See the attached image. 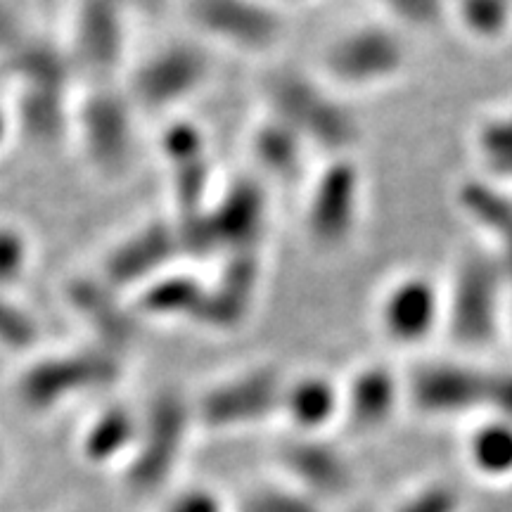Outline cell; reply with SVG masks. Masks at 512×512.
<instances>
[{
    "label": "cell",
    "instance_id": "9",
    "mask_svg": "<svg viewBox=\"0 0 512 512\" xmlns=\"http://www.w3.org/2000/svg\"><path fill=\"white\" fill-rule=\"evenodd\" d=\"M211 76V57L197 41L166 43L133 69L126 95L136 110L166 112L200 93Z\"/></svg>",
    "mask_w": 512,
    "mask_h": 512
},
{
    "label": "cell",
    "instance_id": "33",
    "mask_svg": "<svg viewBox=\"0 0 512 512\" xmlns=\"http://www.w3.org/2000/svg\"><path fill=\"white\" fill-rule=\"evenodd\" d=\"M389 512H463V496L446 482H427L403 494Z\"/></svg>",
    "mask_w": 512,
    "mask_h": 512
},
{
    "label": "cell",
    "instance_id": "36",
    "mask_svg": "<svg viewBox=\"0 0 512 512\" xmlns=\"http://www.w3.org/2000/svg\"><path fill=\"white\" fill-rule=\"evenodd\" d=\"M15 36V22H12L10 15H5V12L0 10V48H10L12 43H15Z\"/></svg>",
    "mask_w": 512,
    "mask_h": 512
},
{
    "label": "cell",
    "instance_id": "28",
    "mask_svg": "<svg viewBox=\"0 0 512 512\" xmlns=\"http://www.w3.org/2000/svg\"><path fill=\"white\" fill-rule=\"evenodd\" d=\"M448 22L479 46H498L512 36V0H448Z\"/></svg>",
    "mask_w": 512,
    "mask_h": 512
},
{
    "label": "cell",
    "instance_id": "21",
    "mask_svg": "<svg viewBox=\"0 0 512 512\" xmlns=\"http://www.w3.org/2000/svg\"><path fill=\"white\" fill-rule=\"evenodd\" d=\"M126 31L119 12V0H91L81 12L74 34V62L93 76L95 83H107L124 60Z\"/></svg>",
    "mask_w": 512,
    "mask_h": 512
},
{
    "label": "cell",
    "instance_id": "2",
    "mask_svg": "<svg viewBox=\"0 0 512 512\" xmlns=\"http://www.w3.org/2000/svg\"><path fill=\"white\" fill-rule=\"evenodd\" d=\"M126 356L86 342L81 347L31 356L15 380V401L31 415H48L86 394L107 392L124 377Z\"/></svg>",
    "mask_w": 512,
    "mask_h": 512
},
{
    "label": "cell",
    "instance_id": "19",
    "mask_svg": "<svg viewBox=\"0 0 512 512\" xmlns=\"http://www.w3.org/2000/svg\"><path fill=\"white\" fill-rule=\"evenodd\" d=\"M460 214L484 235L486 249L501 268L508 304H512V192L486 178H467L458 185Z\"/></svg>",
    "mask_w": 512,
    "mask_h": 512
},
{
    "label": "cell",
    "instance_id": "23",
    "mask_svg": "<svg viewBox=\"0 0 512 512\" xmlns=\"http://www.w3.org/2000/svg\"><path fill=\"white\" fill-rule=\"evenodd\" d=\"M140 430V413L126 403H110L100 408L79 437V456L91 467H124L131 458Z\"/></svg>",
    "mask_w": 512,
    "mask_h": 512
},
{
    "label": "cell",
    "instance_id": "40",
    "mask_svg": "<svg viewBox=\"0 0 512 512\" xmlns=\"http://www.w3.org/2000/svg\"><path fill=\"white\" fill-rule=\"evenodd\" d=\"M347 512H373V510H368V508H349Z\"/></svg>",
    "mask_w": 512,
    "mask_h": 512
},
{
    "label": "cell",
    "instance_id": "25",
    "mask_svg": "<svg viewBox=\"0 0 512 512\" xmlns=\"http://www.w3.org/2000/svg\"><path fill=\"white\" fill-rule=\"evenodd\" d=\"M249 150H252L254 164L259 166L261 174L278 183H294L306 169V157L309 147L290 126L275 119L266 112V117L254 126L252 138H249Z\"/></svg>",
    "mask_w": 512,
    "mask_h": 512
},
{
    "label": "cell",
    "instance_id": "15",
    "mask_svg": "<svg viewBox=\"0 0 512 512\" xmlns=\"http://www.w3.org/2000/svg\"><path fill=\"white\" fill-rule=\"evenodd\" d=\"M64 299L74 316L86 325L88 342L126 356L136 344L140 318L131 304H124V294L112 290L105 280L95 275H81L64 287Z\"/></svg>",
    "mask_w": 512,
    "mask_h": 512
},
{
    "label": "cell",
    "instance_id": "6",
    "mask_svg": "<svg viewBox=\"0 0 512 512\" xmlns=\"http://www.w3.org/2000/svg\"><path fill=\"white\" fill-rule=\"evenodd\" d=\"M287 377L278 366L259 363L209 384L192 399L197 430L238 434L278 418Z\"/></svg>",
    "mask_w": 512,
    "mask_h": 512
},
{
    "label": "cell",
    "instance_id": "3",
    "mask_svg": "<svg viewBox=\"0 0 512 512\" xmlns=\"http://www.w3.org/2000/svg\"><path fill=\"white\" fill-rule=\"evenodd\" d=\"M508 323V287L489 249L467 252L444 287V332L463 351L496 344Z\"/></svg>",
    "mask_w": 512,
    "mask_h": 512
},
{
    "label": "cell",
    "instance_id": "11",
    "mask_svg": "<svg viewBox=\"0 0 512 512\" xmlns=\"http://www.w3.org/2000/svg\"><path fill=\"white\" fill-rule=\"evenodd\" d=\"M183 259L174 219H152L114 242L102 256L100 278L124 297L171 271Z\"/></svg>",
    "mask_w": 512,
    "mask_h": 512
},
{
    "label": "cell",
    "instance_id": "1",
    "mask_svg": "<svg viewBox=\"0 0 512 512\" xmlns=\"http://www.w3.org/2000/svg\"><path fill=\"white\" fill-rule=\"evenodd\" d=\"M266 112L290 126L309 150L325 157L354 155L361 124L335 88L302 69L280 67L264 79Z\"/></svg>",
    "mask_w": 512,
    "mask_h": 512
},
{
    "label": "cell",
    "instance_id": "4",
    "mask_svg": "<svg viewBox=\"0 0 512 512\" xmlns=\"http://www.w3.org/2000/svg\"><path fill=\"white\" fill-rule=\"evenodd\" d=\"M192 399L178 389H162L140 411V430L131 458L121 467L131 496H159L169 489L195 432Z\"/></svg>",
    "mask_w": 512,
    "mask_h": 512
},
{
    "label": "cell",
    "instance_id": "32",
    "mask_svg": "<svg viewBox=\"0 0 512 512\" xmlns=\"http://www.w3.org/2000/svg\"><path fill=\"white\" fill-rule=\"evenodd\" d=\"M34 242L17 223H0V292H12L27 278Z\"/></svg>",
    "mask_w": 512,
    "mask_h": 512
},
{
    "label": "cell",
    "instance_id": "16",
    "mask_svg": "<svg viewBox=\"0 0 512 512\" xmlns=\"http://www.w3.org/2000/svg\"><path fill=\"white\" fill-rule=\"evenodd\" d=\"M207 226L216 254L259 252L268 226L266 190L254 178H238L211 197Z\"/></svg>",
    "mask_w": 512,
    "mask_h": 512
},
{
    "label": "cell",
    "instance_id": "8",
    "mask_svg": "<svg viewBox=\"0 0 512 512\" xmlns=\"http://www.w3.org/2000/svg\"><path fill=\"white\" fill-rule=\"evenodd\" d=\"M363 171L354 155L328 157L313 176L304 209L306 238L318 252H339L361 223Z\"/></svg>",
    "mask_w": 512,
    "mask_h": 512
},
{
    "label": "cell",
    "instance_id": "35",
    "mask_svg": "<svg viewBox=\"0 0 512 512\" xmlns=\"http://www.w3.org/2000/svg\"><path fill=\"white\" fill-rule=\"evenodd\" d=\"M484 415L512 422V370H489Z\"/></svg>",
    "mask_w": 512,
    "mask_h": 512
},
{
    "label": "cell",
    "instance_id": "12",
    "mask_svg": "<svg viewBox=\"0 0 512 512\" xmlns=\"http://www.w3.org/2000/svg\"><path fill=\"white\" fill-rule=\"evenodd\" d=\"M382 335L401 349H418L444 330V287L427 273H403L377 304Z\"/></svg>",
    "mask_w": 512,
    "mask_h": 512
},
{
    "label": "cell",
    "instance_id": "37",
    "mask_svg": "<svg viewBox=\"0 0 512 512\" xmlns=\"http://www.w3.org/2000/svg\"><path fill=\"white\" fill-rule=\"evenodd\" d=\"M12 133H15V119H12V112L3 110V107H0V150H3V147L8 145V140L12 138Z\"/></svg>",
    "mask_w": 512,
    "mask_h": 512
},
{
    "label": "cell",
    "instance_id": "7",
    "mask_svg": "<svg viewBox=\"0 0 512 512\" xmlns=\"http://www.w3.org/2000/svg\"><path fill=\"white\" fill-rule=\"evenodd\" d=\"M136 107L126 91L95 83L74 107L72 124L83 155L100 176L119 178L136 155Z\"/></svg>",
    "mask_w": 512,
    "mask_h": 512
},
{
    "label": "cell",
    "instance_id": "17",
    "mask_svg": "<svg viewBox=\"0 0 512 512\" xmlns=\"http://www.w3.org/2000/svg\"><path fill=\"white\" fill-rule=\"evenodd\" d=\"M261 285L259 252L226 254L219 278L207 283V297L195 325L214 332H233L245 325Z\"/></svg>",
    "mask_w": 512,
    "mask_h": 512
},
{
    "label": "cell",
    "instance_id": "5",
    "mask_svg": "<svg viewBox=\"0 0 512 512\" xmlns=\"http://www.w3.org/2000/svg\"><path fill=\"white\" fill-rule=\"evenodd\" d=\"M411 50L406 34L384 19L344 29L325 46L320 79L344 93H366L399 81Z\"/></svg>",
    "mask_w": 512,
    "mask_h": 512
},
{
    "label": "cell",
    "instance_id": "34",
    "mask_svg": "<svg viewBox=\"0 0 512 512\" xmlns=\"http://www.w3.org/2000/svg\"><path fill=\"white\" fill-rule=\"evenodd\" d=\"M159 512H230V503L209 486H185L166 494Z\"/></svg>",
    "mask_w": 512,
    "mask_h": 512
},
{
    "label": "cell",
    "instance_id": "31",
    "mask_svg": "<svg viewBox=\"0 0 512 512\" xmlns=\"http://www.w3.org/2000/svg\"><path fill=\"white\" fill-rule=\"evenodd\" d=\"M230 512H325V505L290 484L278 482L247 489L238 501L230 503Z\"/></svg>",
    "mask_w": 512,
    "mask_h": 512
},
{
    "label": "cell",
    "instance_id": "18",
    "mask_svg": "<svg viewBox=\"0 0 512 512\" xmlns=\"http://www.w3.org/2000/svg\"><path fill=\"white\" fill-rule=\"evenodd\" d=\"M162 155L171 169L176 216L202 214L209 207V152L207 138L195 124L176 121L164 131Z\"/></svg>",
    "mask_w": 512,
    "mask_h": 512
},
{
    "label": "cell",
    "instance_id": "14",
    "mask_svg": "<svg viewBox=\"0 0 512 512\" xmlns=\"http://www.w3.org/2000/svg\"><path fill=\"white\" fill-rule=\"evenodd\" d=\"M275 463L283 472L285 484L316 498L328 508L347 498L356 486V470L351 460L325 437H299L292 434L275 451Z\"/></svg>",
    "mask_w": 512,
    "mask_h": 512
},
{
    "label": "cell",
    "instance_id": "30",
    "mask_svg": "<svg viewBox=\"0 0 512 512\" xmlns=\"http://www.w3.org/2000/svg\"><path fill=\"white\" fill-rule=\"evenodd\" d=\"M41 344V325L15 292H0V349L8 354L31 356Z\"/></svg>",
    "mask_w": 512,
    "mask_h": 512
},
{
    "label": "cell",
    "instance_id": "26",
    "mask_svg": "<svg viewBox=\"0 0 512 512\" xmlns=\"http://www.w3.org/2000/svg\"><path fill=\"white\" fill-rule=\"evenodd\" d=\"M465 463L484 482L512 479V422L482 415L465 437Z\"/></svg>",
    "mask_w": 512,
    "mask_h": 512
},
{
    "label": "cell",
    "instance_id": "27",
    "mask_svg": "<svg viewBox=\"0 0 512 512\" xmlns=\"http://www.w3.org/2000/svg\"><path fill=\"white\" fill-rule=\"evenodd\" d=\"M472 150L486 181L512 185V107L494 110L477 121L472 131Z\"/></svg>",
    "mask_w": 512,
    "mask_h": 512
},
{
    "label": "cell",
    "instance_id": "13",
    "mask_svg": "<svg viewBox=\"0 0 512 512\" xmlns=\"http://www.w3.org/2000/svg\"><path fill=\"white\" fill-rule=\"evenodd\" d=\"M489 368L465 361H434L413 370L403 382L406 403L425 418H467L484 415Z\"/></svg>",
    "mask_w": 512,
    "mask_h": 512
},
{
    "label": "cell",
    "instance_id": "22",
    "mask_svg": "<svg viewBox=\"0 0 512 512\" xmlns=\"http://www.w3.org/2000/svg\"><path fill=\"white\" fill-rule=\"evenodd\" d=\"M278 418L299 437H323L342 420V382L323 373H306L285 382Z\"/></svg>",
    "mask_w": 512,
    "mask_h": 512
},
{
    "label": "cell",
    "instance_id": "29",
    "mask_svg": "<svg viewBox=\"0 0 512 512\" xmlns=\"http://www.w3.org/2000/svg\"><path fill=\"white\" fill-rule=\"evenodd\" d=\"M384 22L403 34H430L448 24V0H373Z\"/></svg>",
    "mask_w": 512,
    "mask_h": 512
},
{
    "label": "cell",
    "instance_id": "38",
    "mask_svg": "<svg viewBox=\"0 0 512 512\" xmlns=\"http://www.w3.org/2000/svg\"><path fill=\"white\" fill-rule=\"evenodd\" d=\"M5 460H8V456H5V446H3V441H0V477H3V472H5Z\"/></svg>",
    "mask_w": 512,
    "mask_h": 512
},
{
    "label": "cell",
    "instance_id": "10",
    "mask_svg": "<svg viewBox=\"0 0 512 512\" xmlns=\"http://www.w3.org/2000/svg\"><path fill=\"white\" fill-rule=\"evenodd\" d=\"M185 12L202 38L247 55L268 53L285 34L275 0H188Z\"/></svg>",
    "mask_w": 512,
    "mask_h": 512
},
{
    "label": "cell",
    "instance_id": "39",
    "mask_svg": "<svg viewBox=\"0 0 512 512\" xmlns=\"http://www.w3.org/2000/svg\"><path fill=\"white\" fill-rule=\"evenodd\" d=\"M505 325H508V328L512 330V304H508V323H505Z\"/></svg>",
    "mask_w": 512,
    "mask_h": 512
},
{
    "label": "cell",
    "instance_id": "24",
    "mask_svg": "<svg viewBox=\"0 0 512 512\" xmlns=\"http://www.w3.org/2000/svg\"><path fill=\"white\" fill-rule=\"evenodd\" d=\"M204 297H207V283L200 275L176 266L159 275L152 283L140 287L128 299H131L133 311L140 320L152 318L195 323L204 306Z\"/></svg>",
    "mask_w": 512,
    "mask_h": 512
},
{
    "label": "cell",
    "instance_id": "20",
    "mask_svg": "<svg viewBox=\"0 0 512 512\" xmlns=\"http://www.w3.org/2000/svg\"><path fill=\"white\" fill-rule=\"evenodd\" d=\"M403 401L401 377L384 363H366L342 382V420L356 432L384 430Z\"/></svg>",
    "mask_w": 512,
    "mask_h": 512
}]
</instances>
